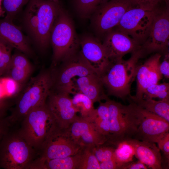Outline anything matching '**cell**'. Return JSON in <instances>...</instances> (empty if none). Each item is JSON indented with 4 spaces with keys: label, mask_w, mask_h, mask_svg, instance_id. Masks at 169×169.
<instances>
[{
    "label": "cell",
    "mask_w": 169,
    "mask_h": 169,
    "mask_svg": "<svg viewBox=\"0 0 169 169\" xmlns=\"http://www.w3.org/2000/svg\"><path fill=\"white\" fill-rule=\"evenodd\" d=\"M53 85L52 71L42 70L31 78L16 96L14 107L10 115L7 116L12 124L13 125L21 122L30 111L45 103Z\"/></svg>",
    "instance_id": "1"
},
{
    "label": "cell",
    "mask_w": 169,
    "mask_h": 169,
    "mask_svg": "<svg viewBox=\"0 0 169 169\" xmlns=\"http://www.w3.org/2000/svg\"><path fill=\"white\" fill-rule=\"evenodd\" d=\"M144 55L141 49L132 53L128 60L123 58L110 62L105 73L100 76L108 94L125 100L131 95V88L136 76L138 62Z\"/></svg>",
    "instance_id": "2"
},
{
    "label": "cell",
    "mask_w": 169,
    "mask_h": 169,
    "mask_svg": "<svg viewBox=\"0 0 169 169\" xmlns=\"http://www.w3.org/2000/svg\"><path fill=\"white\" fill-rule=\"evenodd\" d=\"M37 155L19 129L11 128L0 142V168L28 169Z\"/></svg>",
    "instance_id": "3"
},
{
    "label": "cell",
    "mask_w": 169,
    "mask_h": 169,
    "mask_svg": "<svg viewBox=\"0 0 169 169\" xmlns=\"http://www.w3.org/2000/svg\"><path fill=\"white\" fill-rule=\"evenodd\" d=\"M50 42L53 49L52 64L54 66L76 53L79 45L72 20L62 8L53 28Z\"/></svg>",
    "instance_id": "4"
},
{
    "label": "cell",
    "mask_w": 169,
    "mask_h": 169,
    "mask_svg": "<svg viewBox=\"0 0 169 169\" xmlns=\"http://www.w3.org/2000/svg\"><path fill=\"white\" fill-rule=\"evenodd\" d=\"M109 113L110 134L106 144L114 146L119 142L133 139L136 133L137 120L134 105H128L110 100H106Z\"/></svg>",
    "instance_id": "5"
},
{
    "label": "cell",
    "mask_w": 169,
    "mask_h": 169,
    "mask_svg": "<svg viewBox=\"0 0 169 169\" xmlns=\"http://www.w3.org/2000/svg\"><path fill=\"white\" fill-rule=\"evenodd\" d=\"M19 129L23 136L38 152L48 136L57 125L45 103L28 112L21 122Z\"/></svg>",
    "instance_id": "6"
},
{
    "label": "cell",
    "mask_w": 169,
    "mask_h": 169,
    "mask_svg": "<svg viewBox=\"0 0 169 169\" xmlns=\"http://www.w3.org/2000/svg\"><path fill=\"white\" fill-rule=\"evenodd\" d=\"M62 61L63 63L58 69L52 71V90L68 94H73L74 78L96 74L80 51L77 52Z\"/></svg>",
    "instance_id": "7"
},
{
    "label": "cell",
    "mask_w": 169,
    "mask_h": 169,
    "mask_svg": "<svg viewBox=\"0 0 169 169\" xmlns=\"http://www.w3.org/2000/svg\"><path fill=\"white\" fill-rule=\"evenodd\" d=\"M82 146L73 139L69 128H63L56 125L48 136L35 159L43 161L74 155Z\"/></svg>",
    "instance_id": "8"
},
{
    "label": "cell",
    "mask_w": 169,
    "mask_h": 169,
    "mask_svg": "<svg viewBox=\"0 0 169 169\" xmlns=\"http://www.w3.org/2000/svg\"><path fill=\"white\" fill-rule=\"evenodd\" d=\"M158 5L154 8L133 6L125 13L114 29L125 33L142 46L148 35Z\"/></svg>",
    "instance_id": "9"
},
{
    "label": "cell",
    "mask_w": 169,
    "mask_h": 169,
    "mask_svg": "<svg viewBox=\"0 0 169 169\" xmlns=\"http://www.w3.org/2000/svg\"><path fill=\"white\" fill-rule=\"evenodd\" d=\"M169 3L164 2L157 7L148 35L142 44L144 54L168 53Z\"/></svg>",
    "instance_id": "10"
},
{
    "label": "cell",
    "mask_w": 169,
    "mask_h": 169,
    "mask_svg": "<svg viewBox=\"0 0 169 169\" xmlns=\"http://www.w3.org/2000/svg\"><path fill=\"white\" fill-rule=\"evenodd\" d=\"M133 6L131 0H109L99 7L91 16L96 35L104 37L118 24L125 13Z\"/></svg>",
    "instance_id": "11"
},
{
    "label": "cell",
    "mask_w": 169,
    "mask_h": 169,
    "mask_svg": "<svg viewBox=\"0 0 169 169\" xmlns=\"http://www.w3.org/2000/svg\"><path fill=\"white\" fill-rule=\"evenodd\" d=\"M132 102L134 104L137 120V131L133 139L156 143L169 132V122Z\"/></svg>",
    "instance_id": "12"
},
{
    "label": "cell",
    "mask_w": 169,
    "mask_h": 169,
    "mask_svg": "<svg viewBox=\"0 0 169 169\" xmlns=\"http://www.w3.org/2000/svg\"><path fill=\"white\" fill-rule=\"evenodd\" d=\"M38 12V26L34 39L38 47L44 49L50 42L51 31L62 7L58 2L34 0Z\"/></svg>",
    "instance_id": "13"
},
{
    "label": "cell",
    "mask_w": 169,
    "mask_h": 169,
    "mask_svg": "<svg viewBox=\"0 0 169 169\" xmlns=\"http://www.w3.org/2000/svg\"><path fill=\"white\" fill-rule=\"evenodd\" d=\"M46 104L59 127L67 128L79 116L69 94L51 90Z\"/></svg>",
    "instance_id": "14"
},
{
    "label": "cell",
    "mask_w": 169,
    "mask_h": 169,
    "mask_svg": "<svg viewBox=\"0 0 169 169\" xmlns=\"http://www.w3.org/2000/svg\"><path fill=\"white\" fill-rule=\"evenodd\" d=\"M102 43L110 62L123 58L126 54L141 49L139 43L125 33L113 29L103 37Z\"/></svg>",
    "instance_id": "15"
},
{
    "label": "cell",
    "mask_w": 169,
    "mask_h": 169,
    "mask_svg": "<svg viewBox=\"0 0 169 169\" xmlns=\"http://www.w3.org/2000/svg\"><path fill=\"white\" fill-rule=\"evenodd\" d=\"M79 44L83 56L100 77L110 63L102 43L98 38L87 35L79 40Z\"/></svg>",
    "instance_id": "16"
},
{
    "label": "cell",
    "mask_w": 169,
    "mask_h": 169,
    "mask_svg": "<svg viewBox=\"0 0 169 169\" xmlns=\"http://www.w3.org/2000/svg\"><path fill=\"white\" fill-rule=\"evenodd\" d=\"M161 55L156 53L142 64L139 66L136 75L137 87L136 95H130L129 99L135 100L143 98L144 93L149 87L158 83L163 77L159 68Z\"/></svg>",
    "instance_id": "17"
},
{
    "label": "cell",
    "mask_w": 169,
    "mask_h": 169,
    "mask_svg": "<svg viewBox=\"0 0 169 169\" xmlns=\"http://www.w3.org/2000/svg\"><path fill=\"white\" fill-rule=\"evenodd\" d=\"M69 129L73 139L81 146H96L104 144L107 141V137L100 133L94 124L86 118L79 116Z\"/></svg>",
    "instance_id": "18"
},
{
    "label": "cell",
    "mask_w": 169,
    "mask_h": 169,
    "mask_svg": "<svg viewBox=\"0 0 169 169\" xmlns=\"http://www.w3.org/2000/svg\"><path fill=\"white\" fill-rule=\"evenodd\" d=\"M12 21L4 18L0 19V39L12 48H14L28 55L32 50L27 39L20 29Z\"/></svg>",
    "instance_id": "19"
},
{
    "label": "cell",
    "mask_w": 169,
    "mask_h": 169,
    "mask_svg": "<svg viewBox=\"0 0 169 169\" xmlns=\"http://www.w3.org/2000/svg\"><path fill=\"white\" fill-rule=\"evenodd\" d=\"M73 94L81 93L94 103L106 100L108 97L103 90V85L100 77L96 74L74 78L73 80Z\"/></svg>",
    "instance_id": "20"
},
{
    "label": "cell",
    "mask_w": 169,
    "mask_h": 169,
    "mask_svg": "<svg viewBox=\"0 0 169 169\" xmlns=\"http://www.w3.org/2000/svg\"><path fill=\"white\" fill-rule=\"evenodd\" d=\"M33 70L32 65L25 56L16 54L12 55L9 66L5 75L15 82L19 91L24 86Z\"/></svg>",
    "instance_id": "21"
},
{
    "label": "cell",
    "mask_w": 169,
    "mask_h": 169,
    "mask_svg": "<svg viewBox=\"0 0 169 169\" xmlns=\"http://www.w3.org/2000/svg\"><path fill=\"white\" fill-rule=\"evenodd\" d=\"M133 139L135 156L139 160L152 169H162V158L155 143Z\"/></svg>",
    "instance_id": "22"
},
{
    "label": "cell",
    "mask_w": 169,
    "mask_h": 169,
    "mask_svg": "<svg viewBox=\"0 0 169 169\" xmlns=\"http://www.w3.org/2000/svg\"><path fill=\"white\" fill-rule=\"evenodd\" d=\"M79 151L75 155L64 158L43 161L34 159L28 169H79Z\"/></svg>",
    "instance_id": "23"
},
{
    "label": "cell",
    "mask_w": 169,
    "mask_h": 169,
    "mask_svg": "<svg viewBox=\"0 0 169 169\" xmlns=\"http://www.w3.org/2000/svg\"><path fill=\"white\" fill-rule=\"evenodd\" d=\"M129 100L169 122V99L156 100L153 99L143 98L139 100Z\"/></svg>",
    "instance_id": "24"
},
{
    "label": "cell",
    "mask_w": 169,
    "mask_h": 169,
    "mask_svg": "<svg viewBox=\"0 0 169 169\" xmlns=\"http://www.w3.org/2000/svg\"><path fill=\"white\" fill-rule=\"evenodd\" d=\"M105 102H100V105L95 109L88 118L94 125L99 131L108 137L110 134L109 119L108 106L106 100Z\"/></svg>",
    "instance_id": "25"
},
{
    "label": "cell",
    "mask_w": 169,
    "mask_h": 169,
    "mask_svg": "<svg viewBox=\"0 0 169 169\" xmlns=\"http://www.w3.org/2000/svg\"><path fill=\"white\" fill-rule=\"evenodd\" d=\"M115 146L114 156L119 169L124 165L132 161L135 156L134 139L131 138L120 141Z\"/></svg>",
    "instance_id": "26"
},
{
    "label": "cell",
    "mask_w": 169,
    "mask_h": 169,
    "mask_svg": "<svg viewBox=\"0 0 169 169\" xmlns=\"http://www.w3.org/2000/svg\"><path fill=\"white\" fill-rule=\"evenodd\" d=\"M72 100L74 106L80 113L81 117L89 118L95 109L93 101L81 93L78 92L74 94Z\"/></svg>",
    "instance_id": "27"
},
{
    "label": "cell",
    "mask_w": 169,
    "mask_h": 169,
    "mask_svg": "<svg viewBox=\"0 0 169 169\" xmlns=\"http://www.w3.org/2000/svg\"><path fill=\"white\" fill-rule=\"evenodd\" d=\"M94 146H82L79 151L80 161L79 169H100V162L93 151Z\"/></svg>",
    "instance_id": "28"
},
{
    "label": "cell",
    "mask_w": 169,
    "mask_h": 169,
    "mask_svg": "<svg viewBox=\"0 0 169 169\" xmlns=\"http://www.w3.org/2000/svg\"><path fill=\"white\" fill-rule=\"evenodd\" d=\"M109 0H74L77 12L83 18L91 17L100 6Z\"/></svg>",
    "instance_id": "29"
},
{
    "label": "cell",
    "mask_w": 169,
    "mask_h": 169,
    "mask_svg": "<svg viewBox=\"0 0 169 169\" xmlns=\"http://www.w3.org/2000/svg\"><path fill=\"white\" fill-rule=\"evenodd\" d=\"M25 19L27 28L34 39L38 26L37 9L34 0H32L29 4Z\"/></svg>",
    "instance_id": "30"
},
{
    "label": "cell",
    "mask_w": 169,
    "mask_h": 169,
    "mask_svg": "<svg viewBox=\"0 0 169 169\" xmlns=\"http://www.w3.org/2000/svg\"><path fill=\"white\" fill-rule=\"evenodd\" d=\"M143 98L169 99V83H158L151 85L146 90Z\"/></svg>",
    "instance_id": "31"
},
{
    "label": "cell",
    "mask_w": 169,
    "mask_h": 169,
    "mask_svg": "<svg viewBox=\"0 0 169 169\" xmlns=\"http://www.w3.org/2000/svg\"><path fill=\"white\" fill-rule=\"evenodd\" d=\"M12 47L0 39V76L5 75L9 66Z\"/></svg>",
    "instance_id": "32"
},
{
    "label": "cell",
    "mask_w": 169,
    "mask_h": 169,
    "mask_svg": "<svg viewBox=\"0 0 169 169\" xmlns=\"http://www.w3.org/2000/svg\"><path fill=\"white\" fill-rule=\"evenodd\" d=\"M28 0H3L2 7L6 13L5 18L12 21L14 16Z\"/></svg>",
    "instance_id": "33"
},
{
    "label": "cell",
    "mask_w": 169,
    "mask_h": 169,
    "mask_svg": "<svg viewBox=\"0 0 169 169\" xmlns=\"http://www.w3.org/2000/svg\"><path fill=\"white\" fill-rule=\"evenodd\" d=\"M115 149L113 146L104 144L94 146L93 150L96 158L100 163L115 158Z\"/></svg>",
    "instance_id": "34"
},
{
    "label": "cell",
    "mask_w": 169,
    "mask_h": 169,
    "mask_svg": "<svg viewBox=\"0 0 169 169\" xmlns=\"http://www.w3.org/2000/svg\"><path fill=\"white\" fill-rule=\"evenodd\" d=\"M134 6L154 8L161 3H169V0H131Z\"/></svg>",
    "instance_id": "35"
},
{
    "label": "cell",
    "mask_w": 169,
    "mask_h": 169,
    "mask_svg": "<svg viewBox=\"0 0 169 169\" xmlns=\"http://www.w3.org/2000/svg\"><path fill=\"white\" fill-rule=\"evenodd\" d=\"M158 147L164 155L166 159L169 160V133L168 132L156 143Z\"/></svg>",
    "instance_id": "36"
},
{
    "label": "cell",
    "mask_w": 169,
    "mask_h": 169,
    "mask_svg": "<svg viewBox=\"0 0 169 169\" xmlns=\"http://www.w3.org/2000/svg\"><path fill=\"white\" fill-rule=\"evenodd\" d=\"M13 103L8 97L0 96V118L6 117L8 110Z\"/></svg>",
    "instance_id": "37"
},
{
    "label": "cell",
    "mask_w": 169,
    "mask_h": 169,
    "mask_svg": "<svg viewBox=\"0 0 169 169\" xmlns=\"http://www.w3.org/2000/svg\"><path fill=\"white\" fill-rule=\"evenodd\" d=\"M13 125L7 116L0 118V142L3 136L9 131Z\"/></svg>",
    "instance_id": "38"
},
{
    "label": "cell",
    "mask_w": 169,
    "mask_h": 169,
    "mask_svg": "<svg viewBox=\"0 0 169 169\" xmlns=\"http://www.w3.org/2000/svg\"><path fill=\"white\" fill-rule=\"evenodd\" d=\"M159 70L163 76L169 78V53L166 54L163 60L160 63L159 66Z\"/></svg>",
    "instance_id": "39"
},
{
    "label": "cell",
    "mask_w": 169,
    "mask_h": 169,
    "mask_svg": "<svg viewBox=\"0 0 169 169\" xmlns=\"http://www.w3.org/2000/svg\"><path fill=\"white\" fill-rule=\"evenodd\" d=\"M147 166L139 161L129 162L123 165L121 169H146Z\"/></svg>",
    "instance_id": "40"
},
{
    "label": "cell",
    "mask_w": 169,
    "mask_h": 169,
    "mask_svg": "<svg viewBox=\"0 0 169 169\" xmlns=\"http://www.w3.org/2000/svg\"><path fill=\"white\" fill-rule=\"evenodd\" d=\"M100 163V169H119L118 166L115 158Z\"/></svg>",
    "instance_id": "41"
},
{
    "label": "cell",
    "mask_w": 169,
    "mask_h": 169,
    "mask_svg": "<svg viewBox=\"0 0 169 169\" xmlns=\"http://www.w3.org/2000/svg\"><path fill=\"white\" fill-rule=\"evenodd\" d=\"M3 0H0V17L3 16L5 13L2 7Z\"/></svg>",
    "instance_id": "42"
},
{
    "label": "cell",
    "mask_w": 169,
    "mask_h": 169,
    "mask_svg": "<svg viewBox=\"0 0 169 169\" xmlns=\"http://www.w3.org/2000/svg\"><path fill=\"white\" fill-rule=\"evenodd\" d=\"M52 1H54L55 2H58L59 0H48Z\"/></svg>",
    "instance_id": "43"
}]
</instances>
